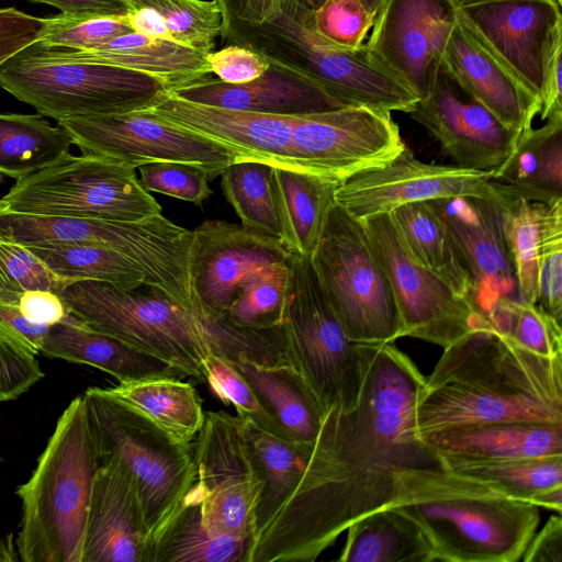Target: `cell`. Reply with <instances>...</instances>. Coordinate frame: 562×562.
<instances>
[{
  "label": "cell",
  "mask_w": 562,
  "mask_h": 562,
  "mask_svg": "<svg viewBox=\"0 0 562 562\" xmlns=\"http://www.w3.org/2000/svg\"><path fill=\"white\" fill-rule=\"evenodd\" d=\"M424 380L392 344L375 346L357 405L323 418L302 477L255 538L249 562H313L355 520L392 502L406 469L438 462L415 435Z\"/></svg>",
  "instance_id": "cell-1"
},
{
  "label": "cell",
  "mask_w": 562,
  "mask_h": 562,
  "mask_svg": "<svg viewBox=\"0 0 562 562\" xmlns=\"http://www.w3.org/2000/svg\"><path fill=\"white\" fill-rule=\"evenodd\" d=\"M415 435L495 424L562 425V357L532 352L477 315L418 389Z\"/></svg>",
  "instance_id": "cell-2"
},
{
  "label": "cell",
  "mask_w": 562,
  "mask_h": 562,
  "mask_svg": "<svg viewBox=\"0 0 562 562\" xmlns=\"http://www.w3.org/2000/svg\"><path fill=\"white\" fill-rule=\"evenodd\" d=\"M137 289L75 281L59 295L69 314L86 327L150 353L198 382H205L204 360L210 353L263 364L278 356L272 330L243 329L225 318L207 321L158 289Z\"/></svg>",
  "instance_id": "cell-3"
},
{
  "label": "cell",
  "mask_w": 562,
  "mask_h": 562,
  "mask_svg": "<svg viewBox=\"0 0 562 562\" xmlns=\"http://www.w3.org/2000/svg\"><path fill=\"white\" fill-rule=\"evenodd\" d=\"M385 508L414 521L443 562L519 561L539 524L537 506L440 460L404 470Z\"/></svg>",
  "instance_id": "cell-4"
},
{
  "label": "cell",
  "mask_w": 562,
  "mask_h": 562,
  "mask_svg": "<svg viewBox=\"0 0 562 562\" xmlns=\"http://www.w3.org/2000/svg\"><path fill=\"white\" fill-rule=\"evenodd\" d=\"M99 453L82 395L61 413L27 482L16 488L24 562H81Z\"/></svg>",
  "instance_id": "cell-5"
},
{
  "label": "cell",
  "mask_w": 562,
  "mask_h": 562,
  "mask_svg": "<svg viewBox=\"0 0 562 562\" xmlns=\"http://www.w3.org/2000/svg\"><path fill=\"white\" fill-rule=\"evenodd\" d=\"M221 37L226 45L244 46L302 74L347 106L409 113L418 101L369 59L364 44L358 49L331 44L313 24L283 11L259 24L223 19Z\"/></svg>",
  "instance_id": "cell-6"
},
{
  "label": "cell",
  "mask_w": 562,
  "mask_h": 562,
  "mask_svg": "<svg viewBox=\"0 0 562 562\" xmlns=\"http://www.w3.org/2000/svg\"><path fill=\"white\" fill-rule=\"evenodd\" d=\"M289 284L280 326L286 361L300 373L323 414L352 409L375 346L351 341L317 279L311 256L289 257Z\"/></svg>",
  "instance_id": "cell-7"
},
{
  "label": "cell",
  "mask_w": 562,
  "mask_h": 562,
  "mask_svg": "<svg viewBox=\"0 0 562 562\" xmlns=\"http://www.w3.org/2000/svg\"><path fill=\"white\" fill-rule=\"evenodd\" d=\"M82 397L100 461L114 459L135 479L151 551L194 484L193 443L177 442L106 389L90 387Z\"/></svg>",
  "instance_id": "cell-8"
},
{
  "label": "cell",
  "mask_w": 562,
  "mask_h": 562,
  "mask_svg": "<svg viewBox=\"0 0 562 562\" xmlns=\"http://www.w3.org/2000/svg\"><path fill=\"white\" fill-rule=\"evenodd\" d=\"M0 87L56 122L144 110L168 90L162 81L148 74L48 58L29 47L0 68Z\"/></svg>",
  "instance_id": "cell-9"
},
{
  "label": "cell",
  "mask_w": 562,
  "mask_h": 562,
  "mask_svg": "<svg viewBox=\"0 0 562 562\" xmlns=\"http://www.w3.org/2000/svg\"><path fill=\"white\" fill-rule=\"evenodd\" d=\"M311 261L351 341L385 345L402 337L389 279L362 223L336 202L327 214Z\"/></svg>",
  "instance_id": "cell-10"
},
{
  "label": "cell",
  "mask_w": 562,
  "mask_h": 562,
  "mask_svg": "<svg viewBox=\"0 0 562 562\" xmlns=\"http://www.w3.org/2000/svg\"><path fill=\"white\" fill-rule=\"evenodd\" d=\"M4 214L139 221L161 206L135 168L108 157L65 155L20 180L0 199Z\"/></svg>",
  "instance_id": "cell-11"
},
{
  "label": "cell",
  "mask_w": 562,
  "mask_h": 562,
  "mask_svg": "<svg viewBox=\"0 0 562 562\" xmlns=\"http://www.w3.org/2000/svg\"><path fill=\"white\" fill-rule=\"evenodd\" d=\"M195 480L188 492L200 505L202 522L215 535L255 533L262 481L248 448L243 423L226 412H209L193 442Z\"/></svg>",
  "instance_id": "cell-12"
},
{
  "label": "cell",
  "mask_w": 562,
  "mask_h": 562,
  "mask_svg": "<svg viewBox=\"0 0 562 562\" xmlns=\"http://www.w3.org/2000/svg\"><path fill=\"white\" fill-rule=\"evenodd\" d=\"M396 303L401 336L447 347L477 317L472 303L456 293L409 251L390 214L361 220Z\"/></svg>",
  "instance_id": "cell-13"
},
{
  "label": "cell",
  "mask_w": 562,
  "mask_h": 562,
  "mask_svg": "<svg viewBox=\"0 0 562 562\" xmlns=\"http://www.w3.org/2000/svg\"><path fill=\"white\" fill-rule=\"evenodd\" d=\"M405 147L391 112L345 106L296 116L291 158L296 171L341 183L385 165Z\"/></svg>",
  "instance_id": "cell-14"
},
{
  "label": "cell",
  "mask_w": 562,
  "mask_h": 562,
  "mask_svg": "<svg viewBox=\"0 0 562 562\" xmlns=\"http://www.w3.org/2000/svg\"><path fill=\"white\" fill-rule=\"evenodd\" d=\"M458 20L541 99L551 65L562 53L561 5L555 0H472L458 7Z\"/></svg>",
  "instance_id": "cell-15"
},
{
  "label": "cell",
  "mask_w": 562,
  "mask_h": 562,
  "mask_svg": "<svg viewBox=\"0 0 562 562\" xmlns=\"http://www.w3.org/2000/svg\"><path fill=\"white\" fill-rule=\"evenodd\" d=\"M83 154L115 159L133 168L158 161L201 166L213 178L241 161L224 145L144 111L90 115L57 122Z\"/></svg>",
  "instance_id": "cell-16"
},
{
  "label": "cell",
  "mask_w": 562,
  "mask_h": 562,
  "mask_svg": "<svg viewBox=\"0 0 562 562\" xmlns=\"http://www.w3.org/2000/svg\"><path fill=\"white\" fill-rule=\"evenodd\" d=\"M458 21L453 0H385L364 44L369 59L425 100Z\"/></svg>",
  "instance_id": "cell-17"
},
{
  "label": "cell",
  "mask_w": 562,
  "mask_h": 562,
  "mask_svg": "<svg viewBox=\"0 0 562 562\" xmlns=\"http://www.w3.org/2000/svg\"><path fill=\"white\" fill-rule=\"evenodd\" d=\"M456 196L505 198L495 188L491 172L427 164L406 146L385 165L358 172L339 183L335 202L361 221L389 214L404 204Z\"/></svg>",
  "instance_id": "cell-18"
},
{
  "label": "cell",
  "mask_w": 562,
  "mask_h": 562,
  "mask_svg": "<svg viewBox=\"0 0 562 562\" xmlns=\"http://www.w3.org/2000/svg\"><path fill=\"white\" fill-rule=\"evenodd\" d=\"M193 234L192 294L198 305L216 318H225L238 286L249 274L286 260L291 254L277 237L222 220H207Z\"/></svg>",
  "instance_id": "cell-19"
},
{
  "label": "cell",
  "mask_w": 562,
  "mask_h": 562,
  "mask_svg": "<svg viewBox=\"0 0 562 562\" xmlns=\"http://www.w3.org/2000/svg\"><path fill=\"white\" fill-rule=\"evenodd\" d=\"M439 143L453 165L464 169L497 171L512 156L522 133L505 126L460 89L440 68L428 98L408 113Z\"/></svg>",
  "instance_id": "cell-20"
},
{
  "label": "cell",
  "mask_w": 562,
  "mask_h": 562,
  "mask_svg": "<svg viewBox=\"0 0 562 562\" xmlns=\"http://www.w3.org/2000/svg\"><path fill=\"white\" fill-rule=\"evenodd\" d=\"M505 199L456 196L427 201L467 265L474 285L472 304L481 315L502 299L519 301L515 267L502 227Z\"/></svg>",
  "instance_id": "cell-21"
},
{
  "label": "cell",
  "mask_w": 562,
  "mask_h": 562,
  "mask_svg": "<svg viewBox=\"0 0 562 562\" xmlns=\"http://www.w3.org/2000/svg\"><path fill=\"white\" fill-rule=\"evenodd\" d=\"M139 111L211 138L233 150L241 161H258L296 171L291 158L296 116L267 115L195 103L168 90L150 106Z\"/></svg>",
  "instance_id": "cell-22"
},
{
  "label": "cell",
  "mask_w": 562,
  "mask_h": 562,
  "mask_svg": "<svg viewBox=\"0 0 562 562\" xmlns=\"http://www.w3.org/2000/svg\"><path fill=\"white\" fill-rule=\"evenodd\" d=\"M149 531L130 471L104 459L93 481L81 562H149Z\"/></svg>",
  "instance_id": "cell-23"
},
{
  "label": "cell",
  "mask_w": 562,
  "mask_h": 562,
  "mask_svg": "<svg viewBox=\"0 0 562 562\" xmlns=\"http://www.w3.org/2000/svg\"><path fill=\"white\" fill-rule=\"evenodd\" d=\"M441 69L458 88L508 128L524 133L540 111V100L525 88L458 20L447 41Z\"/></svg>",
  "instance_id": "cell-24"
},
{
  "label": "cell",
  "mask_w": 562,
  "mask_h": 562,
  "mask_svg": "<svg viewBox=\"0 0 562 562\" xmlns=\"http://www.w3.org/2000/svg\"><path fill=\"white\" fill-rule=\"evenodd\" d=\"M168 91L195 103L277 116H304L347 106L307 77L276 63L245 83L205 77Z\"/></svg>",
  "instance_id": "cell-25"
},
{
  "label": "cell",
  "mask_w": 562,
  "mask_h": 562,
  "mask_svg": "<svg viewBox=\"0 0 562 562\" xmlns=\"http://www.w3.org/2000/svg\"><path fill=\"white\" fill-rule=\"evenodd\" d=\"M29 48L48 58L104 64L148 74L162 81L168 90L187 86L211 74L205 53L137 32L117 36L89 50L47 46L41 42Z\"/></svg>",
  "instance_id": "cell-26"
},
{
  "label": "cell",
  "mask_w": 562,
  "mask_h": 562,
  "mask_svg": "<svg viewBox=\"0 0 562 562\" xmlns=\"http://www.w3.org/2000/svg\"><path fill=\"white\" fill-rule=\"evenodd\" d=\"M423 441L438 457L462 461L562 456V425L495 423L435 432Z\"/></svg>",
  "instance_id": "cell-27"
},
{
  "label": "cell",
  "mask_w": 562,
  "mask_h": 562,
  "mask_svg": "<svg viewBox=\"0 0 562 562\" xmlns=\"http://www.w3.org/2000/svg\"><path fill=\"white\" fill-rule=\"evenodd\" d=\"M41 353L95 367L120 383L186 376L179 369L150 353L86 327L70 314L63 322L49 326Z\"/></svg>",
  "instance_id": "cell-28"
},
{
  "label": "cell",
  "mask_w": 562,
  "mask_h": 562,
  "mask_svg": "<svg viewBox=\"0 0 562 562\" xmlns=\"http://www.w3.org/2000/svg\"><path fill=\"white\" fill-rule=\"evenodd\" d=\"M506 196L542 204L562 200V114L526 130L508 160L492 175Z\"/></svg>",
  "instance_id": "cell-29"
},
{
  "label": "cell",
  "mask_w": 562,
  "mask_h": 562,
  "mask_svg": "<svg viewBox=\"0 0 562 562\" xmlns=\"http://www.w3.org/2000/svg\"><path fill=\"white\" fill-rule=\"evenodd\" d=\"M338 184L306 172L271 168L270 189L280 239L290 252L313 254Z\"/></svg>",
  "instance_id": "cell-30"
},
{
  "label": "cell",
  "mask_w": 562,
  "mask_h": 562,
  "mask_svg": "<svg viewBox=\"0 0 562 562\" xmlns=\"http://www.w3.org/2000/svg\"><path fill=\"white\" fill-rule=\"evenodd\" d=\"M248 381L284 439L311 443L324 416L300 373L289 363L233 362Z\"/></svg>",
  "instance_id": "cell-31"
},
{
  "label": "cell",
  "mask_w": 562,
  "mask_h": 562,
  "mask_svg": "<svg viewBox=\"0 0 562 562\" xmlns=\"http://www.w3.org/2000/svg\"><path fill=\"white\" fill-rule=\"evenodd\" d=\"M117 401L138 412L177 442L193 443L203 426V401L180 378H153L106 389Z\"/></svg>",
  "instance_id": "cell-32"
},
{
  "label": "cell",
  "mask_w": 562,
  "mask_h": 562,
  "mask_svg": "<svg viewBox=\"0 0 562 562\" xmlns=\"http://www.w3.org/2000/svg\"><path fill=\"white\" fill-rule=\"evenodd\" d=\"M245 438L262 481L255 510V538L269 525L299 484L312 445L281 438L240 419Z\"/></svg>",
  "instance_id": "cell-33"
},
{
  "label": "cell",
  "mask_w": 562,
  "mask_h": 562,
  "mask_svg": "<svg viewBox=\"0 0 562 562\" xmlns=\"http://www.w3.org/2000/svg\"><path fill=\"white\" fill-rule=\"evenodd\" d=\"M134 32L169 40L205 54L222 32L215 0H122Z\"/></svg>",
  "instance_id": "cell-34"
},
{
  "label": "cell",
  "mask_w": 562,
  "mask_h": 562,
  "mask_svg": "<svg viewBox=\"0 0 562 562\" xmlns=\"http://www.w3.org/2000/svg\"><path fill=\"white\" fill-rule=\"evenodd\" d=\"M389 214L413 256L472 303L474 285L470 272L446 225L430 204L408 203Z\"/></svg>",
  "instance_id": "cell-35"
},
{
  "label": "cell",
  "mask_w": 562,
  "mask_h": 562,
  "mask_svg": "<svg viewBox=\"0 0 562 562\" xmlns=\"http://www.w3.org/2000/svg\"><path fill=\"white\" fill-rule=\"evenodd\" d=\"M339 562H434L429 542L417 525L391 508L355 520Z\"/></svg>",
  "instance_id": "cell-36"
},
{
  "label": "cell",
  "mask_w": 562,
  "mask_h": 562,
  "mask_svg": "<svg viewBox=\"0 0 562 562\" xmlns=\"http://www.w3.org/2000/svg\"><path fill=\"white\" fill-rule=\"evenodd\" d=\"M438 458L449 469L485 481L509 497L561 514L562 456L496 462Z\"/></svg>",
  "instance_id": "cell-37"
},
{
  "label": "cell",
  "mask_w": 562,
  "mask_h": 562,
  "mask_svg": "<svg viewBox=\"0 0 562 562\" xmlns=\"http://www.w3.org/2000/svg\"><path fill=\"white\" fill-rule=\"evenodd\" d=\"M254 539L215 535L202 522L200 505L187 494L182 507L154 542L150 562H249Z\"/></svg>",
  "instance_id": "cell-38"
},
{
  "label": "cell",
  "mask_w": 562,
  "mask_h": 562,
  "mask_svg": "<svg viewBox=\"0 0 562 562\" xmlns=\"http://www.w3.org/2000/svg\"><path fill=\"white\" fill-rule=\"evenodd\" d=\"M71 145L69 133L41 114L0 113V178L20 180L69 154Z\"/></svg>",
  "instance_id": "cell-39"
},
{
  "label": "cell",
  "mask_w": 562,
  "mask_h": 562,
  "mask_svg": "<svg viewBox=\"0 0 562 562\" xmlns=\"http://www.w3.org/2000/svg\"><path fill=\"white\" fill-rule=\"evenodd\" d=\"M53 273L67 281H99L123 290L145 283L139 268L121 254L99 246L74 244L26 245Z\"/></svg>",
  "instance_id": "cell-40"
},
{
  "label": "cell",
  "mask_w": 562,
  "mask_h": 562,
  "mask_svg": "<svg viewBox=\"0 0 562 562\" xmlns=\"http://www.w3.org/2000/svg\"><path fill=\"white\" fill-rule=\"evenodd\" d=\"M548 204L506 196L501 206L502 227L509 249L519 301L537 304L538 255Z\"/></svg>",
  "instance_id": "cell-41"
},
{
  "label": "cell",
  "mask_w": 562,
  "mask_h": 562,
  "mask_svg": "<svg viewBox=\"0 0 562 562\" xmlns=\"http://www.w3.org/2000/svg\"><path fill=\"white\" fill-rule=\"evenodd\" d=\"M289 272V258L254 271L238 286L225 319L248 330L262 331L280 327L285 307Z\"/></svg>",
  "instance_id": "cell-42"
},
{
  "label": "cell",
  "mask_w": 562,
  "mask_h": 562,
  "mask_svg": "<svg viewBox=\"0 0 562 562\" xmlns=\"http://www.w3.org/2000/svg\"><path fill=\"white\" fill-rule=\"evenodd\" d=\"M271 168L258 161L232 162L221 173V189L244 227L280 239L270 189Z\"/></svg>",
  "instance_id": "cell-43"
},
{
  "label": "cell",
  "mask_w": 562,
  "mask_h": 562,
  "mask_svg": "<svg viewBox=\"0 0 562 562\" xmlns=\"http://www.w3.org/2000/svg\"><path fill=\"white\" fill-rule=\"evenodd\" d=\"M482 316L524 348L549 358L562 357L561 323L538 304L502 299Z\"/></svg>",
  "instance_id": "cell-44"
},
{
  "label": "cell",
  "mask_w": 562,
  "mask_h": 562,
  "mask_svg": "<svg viewBox=\"0 0 562 562\" xmlns=\"http://www.w3.org/2000/svg\"><path fill=\"white\" fill-rule=\"evenodd\" d=\"M69 283L53 273L24 245L0 239V303L18 305L27 290L59 294Z\"/></svg>",
  "instance_id": "cell-45"
},
{
  "label": "cell",
  "mask_w": 562,
  "mask_h": 562,
  "mask_svg": "<svg viewBox=\"0 0 562 562\" xmlns=\"http://www.w3.org/2000/svg\"><path fill=\"white\" fill-rule=\"evenodd\" d=\"M204 374L205 382L213 393L223 403L233 405L240 419L250 420L262 429L283 438L248 381L232 361L210 353L204 360Z\"/></svg>",
  "instance_id": "cell-46"
},
{
  "label": "cell",
  "mask_w": 562,
  "mask_h": 562,
  "mask_svg": "<svg viewBox=\"0 0 562 562\" xmlns=\"http://www.w3.org/2000/svg\"><path fill=\"white\" fill-rule=\"evenodd\" d=\"M559 323L562 321V200L547 205L538 255V300Z\"/></svg>",
  "instance_id": "cell-47"
},
{
  "label": "cell",
  "mask_w": 562,
  "mask_h": 562,
  "mask_svg": "<svg viewBox=\"0 0 562 562\" xmlns=\"http://www.w3.org/2000/svg\"><path fill=\"white\" fill-rule=\"evenodd\" d=\"M134 32L127 14L121 16H89L60 14L48 18L42 44L78 50L97 48L111 40Z\"/></svg>",
  "instance_id": "cell-48"
},
{
  "label": "cell",
  "mask_w": 562,
  "mask_h": 562,
  "mask_svg": "<svg viewBox=\"0 0 562 562\" xmlns=\"http://www.w3.org/2000/svg\"><path fill=\"white\" fill-rule=\"evenodd\" d=\"M140 183L146 191L161 193L202 205L212 194L209 182L214 178L201 166L180 161L142 165Z\"/></svg>",
  "instance_id": "cell-49"
},
{
  "label": "cell",
  "mask_w": 562,
  "mask_h": 562,
  "mask_svg": "<svg viewBox=\"0 0 562 562\" xmlns=\"http://www.w3.org/2000/svg\"><path fill=\"white\" fill-rule=\"evenodd\" d=\"M374 20L361 0H325L314 12L313 27L331 44L358 49L363 46Z\"/></svg>",
  "instance_id": "cell-50"
},
{
  "label": "cell",
  "mask_w": 562,
  "mask_h": 562,
  "mask_svg": "<svg viewBox=\"0 0 562 562\" xmlns=\"http://www.w3.org/2000/svg\"><path fill=\"white\" fill-rule=\"evenodd\" d=\"M44 378L35 356L9 344L0 336V403L18 398Z\"/></svg>",
  "instance_id": "cell-51"
},
{
  "label": "cell",
  "mask_w": 562,
  "mask_h": 562,
  "mask_svg": "<svg viewBox=\"0 0 562 562\" xmlns=\"http://www.w3.org/2000/svg\"><path fill=\"white\" fill-rule=\"evenodd\" d=\"M211 72L218 80L239 85L261 76L269 67V61L254 50L238 45H226L218 50L206 54Z\"/></svg>",
  "instance_id": "cell-52"
},
{
  "label": "cell",
  "mask_w": 562,
  "mask_h": 562,
  "mask_svg": "<svg viewBox=\"0 0 562 562\" xmlns=\"http://www.w3.org/2000/svg\"><path fill=\"white\" fill-rule=\"evenodd\" d=\"M48 18H37L14 8L0 9V68L14 55L40 42Z\"/></svg>",
  "instance_id": "cell-53"
},
{
  "label": "cell",
  "mask_w": 562,
  "mask_h": 562,
  "mask_svg": "<svg viewBox=\"0 0 562 562\" xmlns=\"http://www.w3.org/2000/svg\"><path fill=\"white\" fill-rule=\"evenodd\" d=\"M48 329L27 319L18 305L0 303V336L18 349L37 356Z\"/></svg>",
  "instance_id": "cell-54"
},
{
  "label": "cell",
  "mask_w": 562,
  "mask_h": 562,
  "mask_svg": "<svg viewBox=\"0 0 562 562\" xmlns=\"http://www.w3.org/2000/svg\"><path fill=\"white\" fill-rule=\"evenodd\" d=\"M18 306L27 319L41 325L58 324L69 315L60 295L50 290H27Z\"/></svg>",
  "instance_id": "cell-55"
},
{
  "label": "cell",
  "mask_w": 562,
  "mask_h": 562,
  "mask_svg": "<svg viewBox=\"0 0 562 562\" xmlns=\"http://www.w3.org/2000/svg\"><path fill=\"white\" fill-rule=\"evenodd\" d=\"M524 562H562V518L551 516L544 527L535 532L521 557Z\"/></svg>",
  "instance_id": "cell-56"
},
{
  "label": "cell",
  "mask_w": 562,
  "mask_h": 562,
  "mask_svg": "<svg viewBox=\"0 0 562 562\" xmlns=\"http://www.w3.org/2000/svg\"><path fill=\"white\" fill-rule=\"evenodd\" d=\"M222 19H235L259 24L271 20L282 10L283 0H215Z\"/></svg>",
  "instance_id": "cell-57"
},
{
  "label": "cell",
  "mask_w": 562,
  "mask_h": 562,
  "mask_svg": "<svg viewBox=\"0 0 562 562\" xmlns=\"http://www.w3.org/2000/svg\"><path fill=\"white\" fill-rule=\"evenodd\" d=\"M59 9L66 15L121 16L128 10L122 0H26Z\"/></svg>",
  "instance_id": "cell-58"
},
{
  "label": "cell",
  "mask_w": 562,
  "mask_h": 562,
  "mask_svg": "<svg viewBox=\"0 0 562 562\" xmlns=\"http://www.w3.org/2000/svg\"><path fill=\"white\" fill-rule=\"evenodd\" d=\"M325 0H283L282 10L289 16L313 24L314 12Z\"/></svg>",
  "instance_id": "cell-59"
},
{
  "label": "cell",
  "mask_w": 562,
  "mask_h": 562,
  "mask_svg": "<svg viewBox=\"0 0 562 562\" xmlns=\"http://www.w3.org/2000/svg\"><path fill=\"white\" fill-rule=\"evenodd\" d=\"M16 557L10 543L0 539V562L14 561Z\"/></svg>",
  "instance_id": "cell-60"
},
{
  "label": "cell",
  "mask_w": 562,
  "mask_h": 562,
  "mask_svg": "<svg viewBox=\"0 0 562 562\" xmlns=\"http://www.w3.org/2000/svg\"><path fill=\"white\" fill-rule=\"evenodd\" d=\"M367 10L372 13L375 18L381 10L385 0H361Z\"/></svg>",
  "instance_id": "cell-61"
},
{
  "label": "cell",
  "mask_w": 562,
  "mask_h": 562,
  "mask_svg": "<svg viewBox=\"0 0 562 562\" xmlns=\"http://www.w3.org/2000/svg\"><path fill=\"white\" fill-rule=\"evenodd\" d=\"M469 1H472V0H453V2L457 4V7H460Z\"/></svg>",
  "instance_id": "cell-62"
},
{
  "label": "cell",
  "mask_w": 562,
  "mask_h": 562,
  "mask_svg": "<svg viewBox=\"0 0 562 562\" xmlns=\"http://www.w3.org/2000/svg\"><path fill=\"white\" fill-rule=\"evenodd\" d=\"M4 214V207L3 205L0 203V215Z\"/></svg>",
  "instance_id": "cell-63"
},
{
  "label": "cell",
  "mask_w": 562,
  "mask_h": 562,
  "mask_svg": "<svg viewBox=\"0 0 562 562\" xmlns=\"http://www.w3.org/2000/svg\"><path fill=\"white\" fill-rule=\"evenodd\" d=\"M562 7V0H555Z\"/></svg>",
  "instance_id": "cell-64"
}]
</instances>
